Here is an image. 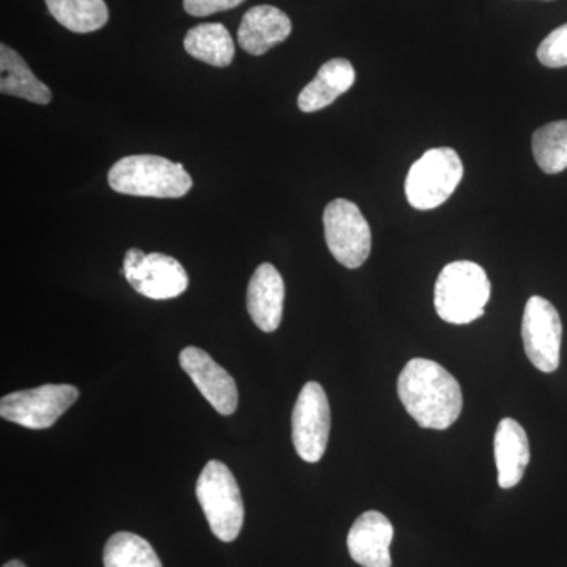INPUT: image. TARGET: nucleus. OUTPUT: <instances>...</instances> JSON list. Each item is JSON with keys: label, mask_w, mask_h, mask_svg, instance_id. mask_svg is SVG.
I'll use <instances>...</instances> for the list:
<instances>
[{"label": "nucleus", "mask_w": 567, "mask_h": 567, "mask_svg": "<svg viewBox=\"0 0 567 567\" xmlns=\"http://www.w3.org/2000/svg\"><path fill=\"white\" fill-rule=\"evenodd\" d=\"M398 394L406 413L423 429L446 431L464 409V395L456 379L443 365L413 358L398 379Z\"/></svg>", "instance_id": "f257e3e1"}, {"label": "nucleus", "mask_w": 567, "mask_h": 567, "mask_svg": "<svg viewBox=\"0 0 567 567\" xmlns=\"http://www.w3.org/2000/svg\"><path fill=\"white\" fill-rule=\"evenodd\" d=\"M107 181L114 192L156 199H178L193 188L182 164L158 155L125 156L111 167Z\"/></svg>", "instance_id": "f03ea898"}, {"label": "nucleus", "mask_w": 567, "mask_h": 567, "mask_svg": "<svg viewBox=\"0 0 567 567\" xmlns=\"http://www.w3.org/2000/svg\"><path fill=\"white\" fill-rule=\"evenodd\" d=\"M488 298L491 281L486 270L468 260L447 264L435 282V311L447 323L475 322L484 316Z\"/></svg>", "instance_id": "7ed1b4c3"}, {"label": "nucleus", "mask_w": 567, "mask_h": 567, "mask_svg": "<svg viewBox=\"0 0 567 567\" xmlns=\"http://www.w3.org/2000/svg\"><path fill=\"white\" fill-rule=\"evenodd\" d=\"M196 495L213 535L223 543L237 539L244 528L245 505L229 466L208 462L197 480Z\"/></svg>", "instance_id": "20e7f679"}, {"label": "nucleus", "mask_w": 567, "mask_h": 567, "mask_svg": "<svg viewBox=\"0 0 567 567\" xmlns=\"http://www.w3.org/2000/svg\"><path fill=\"white\" fill-rule=\"evenodd\" d=\"M464 177V164L450 147L431 148L421 156L405 178V196L416 210H434L445 204Z\"/></svg>", "instance_id": "39448f33"}, {"label": "nucleus", "mask_w": 567, "mask_h": 567, "mask_svg": "<svg viewBox=\"0 0 567 567\" xmlns=\"http://www.w3.org/2000/svg\"><path fill=\"white\" fill-rule=\"evenodd\" d=\"M324 240L336 260L354 270L368 260L372 248L371 227L357 204L334 199L323 213Z\"/></svg>", "instance_id": "423d86ee"}, {"label": "nucleus", "mask_w": 567, "mask_h": 567, "mask_svg": "<svg viewBox=\"0 0 567 567\" xmlns=\"http://www.w3.org/2000/svg\"><path fill=\"white\" fill-rule=\"evenodd\" d=\"M80 398V390L73 385H43L33 390L17 391L3 395L0 401V416L41 431L58 423L59 417Z\"/></svg>", "instance_id": "0eeeda50"}, {"label": "nucleus", "mask_w": 567, "mask_h": 567, "mask_svg": "<svg viewBox=\"0 0 567 567\" xmlns=\"http://www.w3.org/2000/svg\"><path fill=\"white\" fill-rule=\"evenodd\" d=\"M121 274L137 293L151 300L181 297L188 287V275L174 257L162 252L145 254L132 248L126 252Z\"/></svg>", "instance_id": "6e6552de"}, {"label": "nucleus", "mask_w": 567, "mask_h": 567, "mask_svg": "<svg viewBox=\"0 0 567 567\" xmlns=\"http://www.w3.org/2000/svg\"><path fill=\"white\" fill-rule=\"evenodd\" d=\"M331 412L320 383L308 382L295 402L292 442L298 456L309 464L323 457L330 439Z\"/></svg>", "instance_id": "1a4fd4ad"}, {"label": "nucleus", "mask_w": 567, "mask_h": 567, "mask_svg": "<svg viewBox=\"0 0 567 567\" xmlns=\"http://www.w3.org/2000/svg\"><path fill=\"white\" fill-rule=\"evenodd\" d=\"M522 339L528 360L546 374L557 371L561 357L563 323L557 308L543 297L527 301L522 320Z\"/></svg>", "instance_id": "9d476101"}, {"label": "nucleus", "mask_w": 567, "mask_h": 567, "mask_svg": "<svg viewBox=\"0 0 567 567\" xmlns=\"http://www.w3.org/2000/svg\"><path fill=\"white\" fill-rule=\"evenodd\" d=\"M181 365L219 415L230 416L237 412L238 391L234 377L210 354L197 347H186L181 353Z\"/></svg>", "instance_id": "9b49d317"}, {"label": "nucleus", "mask_w": 567, "mask_h": 567, "mask_svg": "<svg viewBox=\"0 0 567 567\" xmlns=\"http://www.w3.org/2000/svg\"><path fill=\"white\" fill-rule=\"evenodd\" d=\"M394 528L379 511H368L354 520L347 536L350 557L361 567H391L390 546Z\"/></svg>", "instance_id": "f8f14e48"}, {"label": "nucleus", "mask_w": 567, "mask_h": 567, "mask_svg": "<svg viewBox=\"0 0 567 567\" xmlns=\"http://www.w3.org/2000/svg\"><path fill=\"white\" fill-rule=\"evenodd\" d=\"M286 300L282 276L271 264H262L254 271L248 286V312L252 322L265 333H274L281 324Z\"/></svg>", "instance_id": "ddd939ff"}, {"label": "nucleus", "mask_w": 567, "mask_h": 567, "mask_svg": "<svg viewBox=\"0 0 567 567\" xmlns=\"http://www.w3.org/2000/svg\"><path fill=\"white\" fill-rule=\"evenodd\" d=\"M292 22L274 6L252 7L246 11L238 28V44L252 55H262L289 39Z\"/></svg>", "instance_id": "4468645a"}, {"label": "nucleus", "mask_w": 567, "mask_h": 567, "mask_svg": "<svg viewBox=\"0 0 567 567\" xmlns=\"http://www.w3.org/2000/svg\"><path fill=\"white\" fill-rule=\"evenodd\" d=\"M494 450L496 470H498V486L502 488L516 487L529 464L527 432L513 417H505L496 427Z\"/></svg>", "instance_id": "2eb2a0df"}, {"label": "nucleus", "mask_w": 567, "mask_h": 567, "mask_svg": "<svg viewBox=\"0 0 567 567\" xmlns=\"http://www.w3.org/2000/svg\"><path fill=\"white\" fill-rule=\"evenodd\" d=\"M357 73L347 59H331L320 66L315 80L298 96L301 112H316L333 104L354 84Z\"/></svg>", "instance_id": "dca6fc26"}, {"label": "nucleus", "mask_w": 567, "mask_h": 567, "mask_svg": "<svg viewBox=\"0 0 567 567\" xmlns=\"http://www.w3.org/2000/svg\"><path fill=\"white\" fill-rule=\"evenodd\" d=\"M0 92L37 104L51 103L52 93L29 69L24 59L7 44H0Z\"/></svg>", "instance_id": "f3484780"}, {"label": "nucleus", "mask_w": 567, "mask_h": 567, "mask_svg": "<svg viewBox=\"0 0 567 567\" xmlns=\"http://www.w3.org/2000/svg\"><path fill=\"white\" fill-rule=\"evenodd\" d=\"M185 50L197 61L213 66H229L235 47L229 31L219 22H205L186 33Z\"/></svg>", "instance_id": "a211bd4d"}, {"label": "nucleus", "mask_w": 567, "mask_h": 567, "mask_svg": "<svg viewBox=\"0 0 567 567\" xmlns=\"http://www.w3.org/2000/svg\"><path fill=\"white\" fill-rule=\"evenodd\" d=\"M54 20L74 33L99 31L110 20L104 0H44Z\"/></svg>", "instance_id": "6ab92c4d"}, {"label": "nucleus", "mask_w": 567, "mask_h": 567, "mask_svg": "<svg viewBox=\"0 0 567 567\" xmlns=\"http://www.w3.org/2000/svg\"><path fill=\"white\" fill-rule=\"evenodd\" d=\"M104 567H163L155 548L144 537L121 532L104 546Z\"/></svg>", "instance_id": "aec40b11"}, {"label": "nucleus", "mask_w": 567, "mask_h": 567, "mask_svg": "<svg viewBox=\"0 0 567 567\" xmlns=\"http://www.w3.org/2000/svg\"><path fill=\"white\" fill-rule=\"evenodd\" d=\"M533 155L537 166L548 175L567 167V121L551 122L533 134Z\"/></svg>", "instance_id": "412c9836"}, {"label": "nucleus", "mask_w": 567, "mask_h": 567, "mask_svg": "<svg viewBox=\"0 0 567 567\" xmlns=\"http://www.w3.org/2000/svg\"><path fill=\"white\" fill-rule=\"evenodd\" d=\"M537 59L548 69L567 66V24L548 33L537 48Z\"/></svg>", "instance_id": "4be33fe9"}, {"label": "nucleus", "mask_w": 567, "mask_h": 567, "mask_svg": "<svg viewBox=\"0 0 567 567\" xmlns=\"http://www.w3.org/2000/svg\"><path fill=\"white\" fill-rule=\"evenodd\" d=\"M245 0H185L186 13L193 17H208V14L218 13L241 6Z\"/></svg>", "instance_id": "5701e85b"}, {"label": "nucleus", "mask_w": 567, "mask_h": 567, "mask_svg": "<svg viewBox=\"0 0 567 567\" xmlns=\"http://www.w3.org/2000/svg\"><path fill=\"white\" fill-rule=\"evenodd\" d=\"M2 567H28L24 563L20 561V559H11V561L6 563Z\"/></svg>", "instance_id": "b1692460"}]
</instances>
